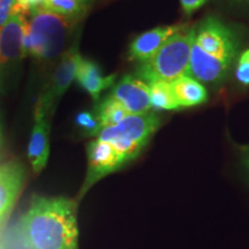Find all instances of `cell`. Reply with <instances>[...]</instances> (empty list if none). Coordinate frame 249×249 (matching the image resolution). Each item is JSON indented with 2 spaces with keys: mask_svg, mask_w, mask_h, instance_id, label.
I'll use <instances>...</instances> for the list:
<instances>
[{
  "mask_svg": "<svg viewBox=\"0 0 249 249\" xmlns=\"http://www.w3.org/2000/svg\"><path fill=\"white\" fill-rule=\"evenodd\" d=\"M193 29L189 75L203 85H222L240 55V34L213 15L203 18Z\"/></svg>",
  "mask_w": 249,
  "mask_h": 249,
  "instance_id": "6da1fadb",
  "label": "cell"
},
{
  "mask_svg": "<svg viewBox=\"0 0 249 249\" xmlns=\"http://www.w3.org/2000/svg\"><path fill=\"white\" fill-rule=\"evenodd\" d=\"M20 235L28 249H79L76 203L35 196L21 218Z\"/></svg>",
  "mask_w": 249,
  "mask_h": 249,
  "instance_id": "7a4b0ae2",
  "label": "cell"
},
{
  "mask_svg": "<svg viewBox=\"0 0 249 249\" xmlns=\"http://www.w3.org/2000/svg\"><path fill=\"white\" fill-rule=\"evenodd\" d=\"M24 27V54L51 60L57 58L79 21L55 14L43 6L31 9Z\"/></svg>",
  "mask_w": 249,
  "mask_h": 249,
  "instance_id": "3957f363",
  "label": "cell"
},
{
  "mask_svg": "<svg viewBox=\"0 0 249 249\" xmlns=\"http://www.w3.org/2000/svg\"><path fill=\"white\" fill-rule=\"evenodd\" d=\"M193 26H187L171 37L149 60L136 67V76L148 85L165 81L173 82L189 74Z\"/></svg>",
  "mask_w": 249,
  "mask_h": 249,
  "instance_id": "277c9868",
  "label": "cell"
},
{
  "mask_svg": "<svg viewBox=\"0 0 249 249\" xmlns=\"http://www.w3.org/2000/svg\"><path fill=\"white\" fill-rule=\"evenodd\" d=\"M160 124L161 119L155 112L129 114L116 126L103 128L97 139L110 143L126 165L147 147Z\"/></svg>",
  "mask_w": 249,
  "mask_h": 249,
  "instance_id": "5b68a950",
  "label": "cell"
},
{
  "mask_svg": "<svg viewBox=\"0 0 249 249\" xmlns=\"http://www.w3.org/2000/svg\"><path fill=\"white\" fill-rule=\"evenodd\" d=\"M77 46H79L77 42H75V44L71 45L61 55V59L57 68H55L53 77H52L51 83L48 87V90L44 95L40 96L38 102H37V107L49 118L53 113L59 99L70 88L74 77H76L77 68H79V64L82 59Z\"/></svg>",
  "mask_w": 249,
  "mask_h": 249,
  "instance_id": "8992f818",
  "label": "cell"
},
{
  "mask_svg": "<svg viewBox=\"0 0 249 249\" xmlns=\"http://www.w3.org/2000/svg\"><path fill=\"white\" fill-rule=\"evenodd\" d=\"M24 27L26 15L12 13L0 30V79L8 77L24 55Z\"/></svg>",
  "mask_w": 249,
  "mask_h": 249,
  "instance_id": "52a82bcc",
  "label": "cell"
},
{
  "mask_svg": "<svg viewBox=\"0 0 249 249\" xmlns=\"http://www.w3.org/2000/svg\"><path fill=\"white\" fill-rule=\"evenodd\" d=\"M88 154V171L87 177L80 191L79 198L82 197L96 182L116 172L124 166V160L110 143L96 139L87 147Z\"/></svg>",
  "mask_w": 249,
  "mask_h": 249,
  "instance_id": "ba28073f",
  "label": "cell"
},
{
  "mask_svg": "<svg viewBox=\"0 0 249 249\" xmlns=\"http://www.w3.org/2000/svg\"><path fill=\"white\" fill-rule=\"evenodd\" d=\"M111 97L120 103L129 114L150 112V88L138 76L124 75L113 86Z\"/></svg>",
  "mask_w": 249,
  "mask_h": 249,
  "instance_id": "9c48e42d",
  "label": "cell"
},
{
  "mask_svg": "<svg viewBox=\"0 0 249 249\" xmlns=\"http://www.w3.org/2000/svg\"><path fill=\"white\" fill-rule=\"evenodd\" d=\"M187 24H172V26H160L142 33L136 36L130 43L128 54L132 60L139 64L147 61L174 34L183 29Z\"/></svg>",
  "mask_w": 249,
  "mask_h": 249,
  "instance_id": "30bf717a",
  "label": "cell"
},
{
  "mask_svg": "<svg viewBox=\"0 0 249 249\" xmlns=\"http://www.w3.org/2000/svg\"><path fill=\"white\" fill-rule=\"evenodd\" d=\"M24 181V170L18 161L0 165V226L13 209Z\"/></svg>",
  "mask_w": 249,
  "mask_h": 249,
  "instance_id": "8fae6325",
  "label": "cell"
},
{
  "mask_svg": "<svg viewBox=\"0 0 249 249\" xmlns=\"http://www.w3.org/2000/svg\"><path fill=\"white\" fill-rule=\"evenodd\" d=\"M49 129V117L36 105L35 124L28 144V158L35 173L42 172L48 163L50 152Z\"/></svg>",
  "mask_w": 249,
  "mask_h": 249,
  "instance_id": "7c38bea8",
  "label": "cell"
},
{
  "mask_svg": "<svg viewBox=\"0 0 249 249\" xmlns=\"http://www.w3.org/2000/svg\"><path fill=\"white\" fill-rule=\"evenodd\" d=\"M116 77V74L104 76L101 67L95 61L82 57L79 68H77L75 79L81 88L88 92L93 98V101L97 102L101 97V93L105 89L114 86Z\"/></svg>",
  "mask_w": 249,
  "mask_h": 249,
  "instance_id": "4fadbf2b",
  "label": "cell"
},
{
  "mask_svg": "<svg viewBox=\"0 0 249 249\" xmlns=\"http://www.w3.org/2000/svg\"><path fill=\"white\" fill-rule=\"evenodd\" d=\"M171 87L180 108L198 107L204 104L209 98L208 90L203 83L189 74L174 80L171 82Z\"/></svg>",
  "mask_w": 249,
  "mask_h": 249,
  "instance_id": "5bb4252c",
  "label": "cell"
},
{
  "mask_svg": "<svg viewBox=\"0 0 249 249\" xmlns=\"http://www.w3.org/2000/svg\"><path fill=\"white\" fill-rule=\"evenodd\" d=\"M95 113L102 124V128L116 126L129 116L126 108L111 96H107L98 103L95 107Z\"/></svg>",
  "mask_w": 249,
  "mask_h": 249,
  "instance_id": "9a60e30c",
  "label": "cell"
},
{
  "mask_svg": "<svg viewBox=\"0 0 249 249\" xmlns=\"http://www.w3.org/2000/svg\"><path fill=\"white\" fill-rule=\"evenodd\" d=\"M150 88L151 108L155 111H174L180 110L174 93L171 87V82L157 81L149 85Z\"/></svg>",
  "mask_w": 249,
  "mask_h": 249,
  "instance_id": "2e32d148",
  "label": "cell"
},
{
  "mask_svg": "<svg viewBox=\"0 0 249 249\" xmlns=\"http://www.w3.org/2000/svg\"><path fill=\"white\" fill-rule=\"evenodd\" d=\"M91 0H45L42 6L62 17L80 21L87 13Z\"/></svg>",
  "mask_w": 249,
  "mask_h": 249,
  "instance_id": "e0dca14e",
  "label": "cell"
},
{
  "mask_svg": "<svg viewBox=\"0 0 249 249\" xmlns=\"http://www.w3.org/2000/svg\"><path fill=\"white\" fill-rule=\"evenodd\" d=\"M75 124L83 134L88 136H97L101 133L102 124L95 112L81 111L76 114Z\"/></svg>",
  "mask_w": 249,
  "mask_h": 249,
  "instance_id": "ac0fdd59",
  "label": "cell"
},
{
  "mask_svg": "<svg viewBox=\"0 0 249 249\" xmlns=\"http://www.w3.org/2000/svg\"><path fill=\"white\" fill-rule=\"evenodd\" d=\"M235 80L244 87H249V49L241 52L234 65Z\"/></svg>",
  "mask_w": 249,
  "mask_h": 249,
  "instance_id": "d6986e66",
  "label": "cell"
},
{
  "mask_svg": "<svg viewBox=\"0 0 249 249\" xmlns=\"http://www.w3.org/2000/svg\"><path fill=\"white\" fill-rule=\"evenodd\" d=\"M15 0H0V30L11 18Z\"/></svg>",
  "mask_w": 249,
  "mask_h": 249,
  "instance_id": "ffe728a7",
  "label": "cell"
},
{
  "mask_svg": "<svg viewBox=\"0 0 249 249\" xmlns=\"http://www.w3.org/2000/svg\"><path fill=\"white\" fill-rule=\"evenodd\" d=\"M207 1L208 0H180V5H181L183 13L189 17L196 11H198L202 6H204Z\"/></svg>",
  "mask_w": 249,
  "mask_h": 249,
  "instance_id": "44dd1931",
  "label": "cell"
},
{
  "mask_svg": "<svg viewBox=\"0 0 249 249\" xmlns=\"http://www.w3.org/2000/svg\"><path fill=\"white\" fill-rule=\"evenodd\" d=\"M239 157H240L241 166L244 167L246 173L249 176V143L247 144L238 145Z\"/></svg>",
  "mask_w": 249,
  "mask_h": 249,
  "instance_id": "7402d4cb",
  "label": "cell"
},
{
  "mask_svg": "<svg viewBox=\"0 0 249 249\" xmlns=\"http://www.w3.org/2000/svg\"><path fill=\"white\" fill-rule=\"evenodd\" d=\"M2 148H4V132H2L1 120H0V155H1Z\"/></svg>",
  "mask_w": 249,
  "mask_h": 249,
  "instance_id": "603a6c76",
  "label": "cell"
},
{
  "mask_svg": "<svg viewBox=\"0 0 249 249\" xmlns=\"http://www.w3.org/2000/svg\"><path fill=\"white\" fill-rule=\"evenodd\" d=\"M227 1L231 2V4H234V5H240V6L249 5V0H227Z\"/></svg>",
  "mask_w": 249,
  "mask_h": 249,
  "instance_id": "cb8c5ba5",
  "label": "cell"
}]
</instances>
